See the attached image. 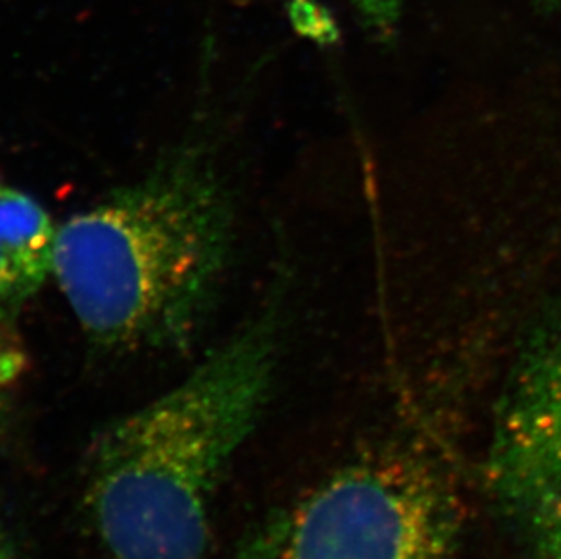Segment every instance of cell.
<instances>
[{"mask_svg": "<svg viewBox=\"0 0 561 559\" xmlns=\"http://www.w3.org/2000/svg\"><path fill=\"white\" fill-rule=\"evenodd\" d=\"M237 204L217 153L187 138L140 179L57 226L54 278L90 342L190 345L233 254Z\"/></svg>", "mask_w": 561, "mask_h": 559, "instance_id": "cell-1", "label": "cell"}, {"mask_svg": "<svg viewBox=\"0 0 561 559\" xmlns=\"http://www.w3.org/2000/svg\"><path fill=\"white\" fill-rule=\"evenodd\" d=\"M284 298L273 285L184 380L102 431L85 500L113 558H204L218 481L270 400Z\"/></svg>", "mask_w": 561, "mask_h": 559, "instance_id": "cell-2", "label": "cell"}, {"mask_svg": "<svg viewBox=\"0 0 561 559\" xmlns=\"http://www.w3.org/2000/svg\"><path fill=\"white\" fill-rule=\"evenodd\" d=\"M449 478L416 448L362 454L293 503L234 559H458Z\"/></svg>", "mask_w": 561, "mask_h": 559, "instance_id": "cell-3", "label": "cell"}, {"mask_svg": "<svg viewBox=\"0 0 561 559\" xmlns=\"http://www.w3.org/2000/svg\"><path fill=\"white\" fill-rule=\"evenodd\" d=\"M485 481L527 559H561V298L508 375Z\"/></svg>", "mask_w": 561, "mask_h": 559, "instance_id": "cell-4", "label": "cell"}, {"mask_svg": "<svg viewBox=\"0 0 561 559\" xmlns=\"http://www.w3.org/2000/svg\"><path fill=\"white\" fill-rule=\"evenodd\" d=\"M57 226L32 195L0 180V315L13 317L54 278Z\"/></svg>", "mask_w": 561, "mask_h": 559, "instance_id": "cell-5", "label": "cell"}, {"mask_svg": "<svg viewBox=\"0 0 561 559\" xmlns=\"http://www.w3.org/2000/svg\"><path fill=\"white\" fill-rule=\"evenodd\" d=\"M362 24L378 38H391L402 19L405 0H350Z\"/></svg>", "mask_w": 561, "mask_h": 559, "instance_id": "cell-6", "label": "cell"}, {"mask_svg": "<svg viewBox=\"0 0 561 559\" xmlns=\"http://www.w3.org/2000/svg\"><path fill=\"white\" fill-rule=\"evenodd\" d=\"M291 16L300 33L318 43L331 44L339 37V27L331 15L311 0H297L291 8Z\"/></svg>", "mask_w": 561, "mask_h": 559, "instance_id": "cell-7", "label": "cell"}, {"mask_svg": "<svg viewBox=\"0 0 561 559\" xmlns=\"http://www.w3.org/2000/svg\"><path fill=\"white\" fill-rule=\"evenodd\" d=\"M24 365V354H22L16 338L11 333L10 318L0 315V387L15 380Z\"/></svg>", "mask_w": 561, "mask_h": 559, "instance_id": "cell-8", "label": "cell"}, {"mask_svg": "<svg viewBox=\"0 0 561 559\" xmlns=\"http://www.w3.org/2000/svg\"><path fill=\"white\" fill-rule=\"evenodd\" d=\"M535 4L538 5L543 13L561 15V0H535Z\"/></svg>", "mask_w": 561, "mask_h": 559, "instance_id": "cell-9", "label": "cell"}, {"mask_svg": "<svg viewBox=\"0 0 561 559\" xmlns=\"http://www.w3.org/2000/svg\"><path fill=\"white\" fill-rule=\"evenodd\" d=\"M0 559H11L10 550H8V544H5V539L2 538V534H0Z\"/></svg>", "mask_w": 561, "mask_h": 559, "instance_id": "cell-10", "label": "cell"}]
</instances>
